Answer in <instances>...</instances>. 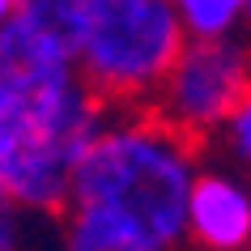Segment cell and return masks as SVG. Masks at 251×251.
Returning <instances> with one entry per match:
<instances>
[{"label":"cell","mask_w":251,"mask_h":251,"mask_svg":"<svg viewBox=\"0 0 251 251\" xmlns=\"http://www.w3.org/2000/svg\"><path fill=\"white\" fill-rule=\"evenodd\" d=\"M196 141L149 106H111L77 158L60 209V243L73 251H175L187 243V192Z\"/></svg>","instance_id":"1"},{"label":"cell","mask_w":251,"mask_h":251,"mask_svg":"<svg viewBox=\"0 0 251 251\" xmlns=\"http://www.w3.org/2000/svg\"><path fill=\"white\" fill-rule=\"evenodd\" d=\"M106 111L77 73L68 30L17 4L0 26V153L17 209L60 217L77 158Z\"/></svg>","instance_id":"2"},{"label":"cell","mask_w":251,"mask_h":251,"mask_svg":"<svg viewBox=\"0 0 251 251\" xmlns=\"http://www.w3.org/2000/svg\"><path fill=\"white\" fill-rule=\"evenodd\" d=\"M183 39L171 0H73L68 13L77 73L106 106H149Z\"/></svg>","instance_id":"3"},{"label":"cell","mask_w":251,"mask_h":251,"mask_svg":"<svg viewBox=\"0 0 251 251\" xmlns=\"http://www.w3.org/2000/svg\"><path fill=\"white\" fill-rule=\"evenodd\" d=\"M251 81V47L238 34L226 39H183L158 90L149 98V111L179 128L192 141H204L222 128L230 106Z\"/></svg>","instance_id":"4"},{"label":"cell","mask_w":251,"mask_h":251,"mask_svg":"<svg viewBox=\"0 0 251 251\" xmlns=\"http://www.w3.org/2000/svg\"><path fill=\"white\" fill-rule=\"evenodd\" d=\"M187 243L204 251L251 247V183L230 171H196L187 192Z\"/></svg>","instance_id":"5"},{"label":"cell","mask_w":251,"mask_h":251,"mask_svg":"<svg viewBox=\"0 0 251 251\" xmlns=\"http://www.w3.org/2000/svg\"><path fill=\"white\" fill-rule=\"evenodd\" d=\"M187 39H226L247 26V0H171Z\"/></svg>","instance_id":"6"},{"label":"cell","mask_w":251,"mask_h":251,"mask_svg":"<svg viewBox=\"0 0 251 251\" xmlns=\"http://www.w3.org/2000/svg\"><path fill=\"white\" fill-rule=\"evenodd\" d=\"M217 145L230 162H234L238 171H251V81L247 90L238 94V102L230 106V115L222 119V128H217Z\"/></svg>","instance_id":"7"},{"label":"cell","mask_w":251,"mask_h":251,"mask_svg":"<svg viewBox=\"0 0 251 251\" xmlns=\"http://www.w3.org/2000/svg\"><path fill=\"white\" fill-rule=\"evenodd\" d=\"M30 213L17 209L13 200L0 204V251H17V247H30Z\"/></svg>","instance_id":"8"},{"label":"cell","mask_w":251,"mask_h":251,"mask_svg":"<svg viewBox=\"0 0 251 251\" xmlns=\"http://www.w3.org/2000/svg\"><path fill=\"white\" fill-rule=\"evenodd\" d=\"M9 200V175H4V153H0V204Z\"/></svg>","instance_id":"9"},{"label":"cell","mask_w":251,"mask_h":251,"mask_svg":"<svg viewBox=\"0 0 251 251\" xmlns=\"http://www.w3.org/2000/svg\"><path fill=\"white\" fill-rule=\"evenodd\" d=\"M13 9H17V0H0V26L13 17Z\"/></svg>","instance_id":"10"},{"label":"cell","mask_w":251,"mask_h":251,"mask_svg":"<svg viewBox=\"0 0 251 251\" xmlns=\"http://www.w3.org/2000/svg\"><path fill=\"white\" fill-rule=\"evenodd\" d=\"M247 30H251V0H247Z\"/></svg>","instance_id":"11"}]
</instances>
